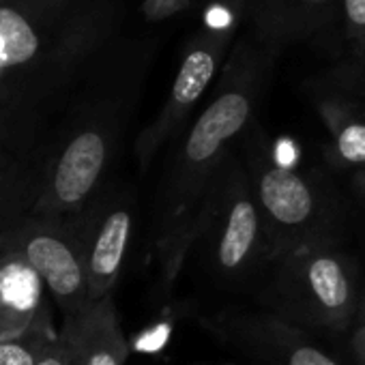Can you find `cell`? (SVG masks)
<instances>
[{"label":"cell","mask_w":365,"mask_h":365,"mask_svg":"<svg viewBox=\"0 0 365 365\" xmlns=\"http://www.w3.org/2000/svg\"><path fill=\"white\" fill-rule=\"evenodd\" d=\"M256 91L250 78L220 93L168 153L153 200L150 247L159 294L170 297L185 271L194 222L213 176L252 123Z\"/></svg>","instance_id":"6da1fadb"},{"label":"cell","mask_w":365,"mask_h":365,"mask_svg":"<svg viewBox=\"0 0 365 365\" xmlns=\"http://www.w3.org/2000/svg\"><path fill=\"white\" fill-rule=\"evenodd\" d=\"M271 262V247L247 172L235 146L202 200L194 222L187 264L213 290L239 292L258 286Z\"/></svg>","instance_id":"7a4b0ae2"},{"label":"cell","mask_w":365,"mask_h":365,"mask_svg":"<svg viewBox=\"0 0 365 365\" xmlns=\"http://www.w3.org/2000/svg\"><path fill=\"white\" fill-rule=\"evenodd\" d=\"M239 153L264 224L271 262L301 247L337 243L341 209L320 176L279 163L260 133H250Z\"/></svg>","instance_id":"3957f363"},{"label":"cell","mask_w":365,"mask_h":365,"mask_svg":"<svg viewBox=\"0 0 365 365\" xmlns=\"http://www.w3.org/2000/svg\"><path fill=\"white\" fill-rule=\"evenodd\" d=\"M264 312L301 331H346L359 309L356 275L339 243L294 250L273 260L256 286Z\"/></svg>","instance_id":"277c9868"},{"label":"cell","mask_w":365,"mask_h":365,"mask_svg":"<svg viewBox=\"0 0 365 365\" xmlns=\"http://www.w3.org/2000/svg\"><path fill=\"white\" fill-rule=\"evenodd\" d=\"M138 213L133 187L112 176L76 215L65 220L82 258L91 303L112 297L127 260Z\"/></svg>","instance_id":"5b68a950"},{"label":"cell","mask_w":365,"mask_h":365,"mask_svg":"<svg viewBox=\"0 0 365 365\" xmlns=\"http://www.w3.org/2000/svg\"><path fill=\"white\" fill-rule=\"evenodd\" d=\"M0 254H16L33 267L63 318H73L91 305L82 258L63 217L46 213L16 217L0 230Z\"/></svg>","instance_id":"8992f818"},{"label":"cell","mask_w":365,"mask_h":365,"mask_svg":"<svg viewBox=\"0 0 365 365\" xmlns=\"http://www.w3.org/2000/svg\"><path fill=\"white\" fill-rule=\"evenodd\" d=\"M200 324L224 346L262 365H356L333 356L305 331L282 322L269 312L224 307L202 314Z\"/></svg>","instance_id":"52a82bcc"},{"label":"cell","mask_w":365,"mask_h":365,"mask_svg":"<svg viewBox=\"0 0 365 365\" xmlns=\"http://www.w3.org/2000/svg\"><path fill=\"white\" fill-rule=\"evenodd\" d=\"M41 277L16 254H0V339L29 331L48 312Z\"/></svg>","instance_id":"ba28073f"},{"label":"cell","mask_w":365,"mask_h":365,"mask_svg":"<svg viewBox=\"0 0 365 365\" xmlns=\"http://www.w3.org/2000/svg\"><path fill=\"white\" fill-rule=\"evenodd\" d=\"M63 327L73 337L78 365H125L129 346L112 297L91 303L73 318H65Z\"/></svg>","instance_id":"9c48e42d"},{"label":"cell","mask_w":365,"mask_h":365,"mask_svg":"<svg viewBox=\"0 0 365 365\" xmlns=\"http://www.w3.org/2000/svg\"><path fill=\"white\" fill-rule=\"evenodd\" d=\"M316 108L329 133V161L350 172L365 168V110L361 101L327 88Z\"/></svg>","instance_id":"30bf717a"},{"label":"cell","mask_w":365,"mask_h":365,"mask_svg":"<svg viewBox=\"0 0 365 365\" xmlns=\"http://www.w3.org/2000/svg\"><path fill=\"white\" fill-rule=\"evenodd\" d=\"M267 14L275 31L309 37L337 24V0H271Z\"/></svg>","instance_id":"8fae6325"},{"label":"cell","mask_w":365,"mask_h":365,"mask_svg":"<svg viewBox=\"0 0 365 365\" xmlns=\"http://www.w3.org/2000/svg\"><path fill=\"white\" fill-rule=\"evenodd\" d=\"M39 39L31 24L14 9H0V78L35 58Z\"/></svg>","instance_id":"7c38bea8"},{"label":"cell","mask_w":365,"mask_h":365,"mask_svg":"<svg viewBox=\"0 0 365 365\" xmlns=\"http://www.w3.org/2000/svg\"><path fill=\"white\" fill-rule=\"evenodd\" d=\"M52 312L48 309L22 335L0 339V365H37L50 344L56 339Z\"/></svg>","instance_id":"4fadbf2b"},{"label":"cell","mask_w":365,"mask_h":365,"mask_svg":"<svg viewBox=\"0 0 365 365\" xmlns=\"http://www.w3.org/2000/svg\"><path fill=\"white\" fill-rule=\"evenodd\" d=\"M337 29L346 61L365 65V0H337Z\"/></svg>","instance_id":"5bb4252c"},{"label":"cell","mask_w":365,"mask_h":365,"mask_svg":"<svg viewBox=\"0 0 365 365\" xmlns=\"http://www.w3.org/2000/svg\"><path fill=\"white\" fill-rule=\"evenodd\" d=\"M327 88L365 101V65L350 63V61L339 63L329 71Z\"/></svg>","instance_id":"9a60e30c"},{"label":"cell","mask_w":365,"mask_h":365,"mask_svg":"<svg viewBox=\"0 0 365 365\" xmlns=\"http://www.w3.org/2000/svg\"><path fill=\"white\" fill-rule=\"evenodd\" d=\"M37 365H78L76 344H73L71 333L65 327L56 333V339L50 344V348L43 352V356L37 361Z\"/></svg>","instance_id":"2e32d148"},{"label":"cell","mask_w":365,"mask_h":365,"mask_svg":"<svg viewBox=\"0 0 365 365\" xmlns=\"http://www.w3.org/2000/svg\"><path fill=\"white\" fill-rule=\"evenodd\" d=\"M7 172L0 168V230H3L11 220H14V211H11V202H9V192L5 185Z\"/></svg>","instance_id":"e0dca14e"},{"label":"cell","mask_w":365,"mask_h":365,"mask_svg":"<svg viewBox=\"0 0 365 365\" xmlns=\"http://www.w3.org/2000/svg\"><path fill=\"white\" fill-rule=\"evenodd\" d=\"M350 348L354 352L356 365H365V324H359L350 333Z\"/></svg>","instance_id":"ac0fdd59"},{"label":"cell","mask_w":365,"mask_h":365,"mask_svg":"<svg viewBox=\"0 0 365 365\" xmlns=\"http://www.w3.org/2000/svg\"><path fill=\"white\" fill-rule=\"evenodd\" d=\"M352 187H354V192L365 200V168L352 172Z\"/></svg>","instance_id":"d6986e66"},{"label":"cell","mask_w":365,"mask_h":365,"mask_svg":"<svg viewBox=\"0 0 365 365\" xmlns=\"http://www.w3.org/2000/svg\"><path fill=\"white\" fill-rule=\"evenodd\" d=\"M209 20H211L213 24H217V26H224V24H228V20H230V18H228V14H226V11H213Z\"/></svg>","instance_id":"ffe728a7"},{"label":"cell","mask_w":365,"mask_h":365,"mask_svg":"<svg viewBox=\"0 0 365 365\" xmlns=\"http://www.w3.org/2000/svg\"><path fill=\"white\" fill-rule=\"evenodd\" d=\"M356 314H361V324H365V297H363V301L359 303V309H356Z\"/></svg>","instance_id":"44dd1931"},{"label":"cell","mask_w":365,"mask_h":365,"mask_svg":"<svg viewBox=\"0 0 365 365\" xmlns=\"http://www.w3.org/2000/svg\"><path fill=\"white\" fill-rule=\"evenodd\" d=\"M361 101V99H359ZM361 106H363V110H365V101H361Z\"/></svg>","instance_id":"7402d4cb"}]
</instances>
